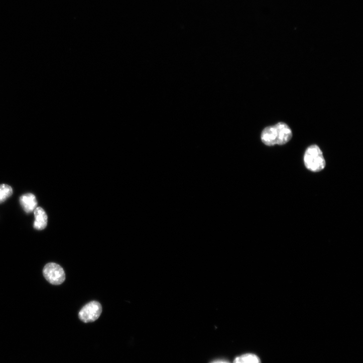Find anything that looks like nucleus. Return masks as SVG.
Instances as JSON below:
<instances>
[{"instance_id": "f257e3e1", "label": "nucleus", "mask_w": 363, "mask_h": 363, "mask_svg": "<svg viewBox=\"0 0 363 363\" xmlns=\"http://www.w3.org/2000/svg\"><path fill=\"white\" fill-rule=\"evenodd\" d=\"M293 136L291 129L286 124L280 123L266 128L262 134V140L268 146L284 145L288 143Z\"/></svg>"}, {"instance_id": "39448f33", "label": "nucleus", "mask_w": 363, "mask_h": 363, "mask_svg": "<svg viewBox=\"0 0 363 363\" xmlns=\"http://www.w3.org/2000/svg\"><path fill=\"white\" fill-rule=\"evenodd\" d=\"M20 203L27 213H30L34 211L38 205L36 197L32 193L23 195L20 197Z\"/></svg>"}, {"instance_id": "f03ea898", "label": "nucleus", "mask_w": 363, "mask_h": 363, "mask_svg": "<svg viewBox=\"0 0 363 363\" xmlns=\"http://www.w3.org/2000/svg\"><path fill=\"white\" fill-rule=\"evenodd\" d=\"M304 160L306 167L313 172L322 171L326 165L322 152L316 145L311 146L307 149Z\"/></svg>"}, {"instance_id": "423d86ee", "label": "nucleus", "mask_w": 363, "mask_h": 363, "mask_svg": "<svg viewBox=\"0 0 363 363\" xmlns=\"http://www.w3.org/2000/svg\"><path fill=\"white\" fill-rule=\"evenodd\" d=\"M35 220L34 227L37 230L45 229L48 223V216L45 210L41 207H37L34 212Z\"/></svg>"}, {"instance_id": "1a4fd4ad", "label": "nucleus", "mask_w": 363, "mask_h": 363, "mask_svg": "<svg viewBox=\"0 0 363 363\" xmlns=\"http://www.w3.org/2000/svg\"><path fill=\"white\" fill-rule=\"evenodd\" d=\"M212 363H229V362L227 361H223V360H218V361H214Z\"/></svg>"}, {"instance_id": "6e6552de", "label": "nucleus", "mask_w": 363, "mask_h": 363, "mask_svg": "<svg viewBox=\"0 0 363 363\" xmlns=\"http://www.w3.org/2000/svg\"><path fill=\"white\" fill-rule=\"evenodd\" d=\"M13 193L11 186L7 184L0 185V204L5 202Z\"/></svg>"}, {"instance_id": "20e7f679", "label": "nucleus", "mask_w": 363, "mask_h": 363, "mask_svg": "<svg viewBox=\"0 0 363 363\" xmlns=\"http://www.w3.org/2000/svg\"><path fill=\"white\" fill-rule=\"evenodd\" d=\"M102 307L100 304L96 301H92L87 303L80 310L78 316L82 322L89 323L96 321L100 317Z\"/></svg>"}, {"instance_id": "0eeeda50", "label": "nucleus", "mask_w": 363, "mask_h": 363, "mask_svg": "<svg viewBox=\"0 0 363 363\" xmlns=\"http://www.w3.org/2000/svg\"><path fill=\"white\" fill-rule=\"evenodd\" d=\"M233 363H262L259 357L253 353H246L237 356Z\"/></svg>"}, {"instance_id": "7ed1b4c3", "label": "nucleus", "mask_w": 363, "mask_h": 363, "mask_svg": "<svg viewBox=\"0 0 363 363\" xmlns=\"http://www.w3.org/2000/svg\"><path fill=\"white\" fill-rule=\"evenodd\" d=\"M43 274L47 281L54 285H60L65 280L64 270L55 263L46 265L43 270Z\"/></svg>"}]
</instances>
